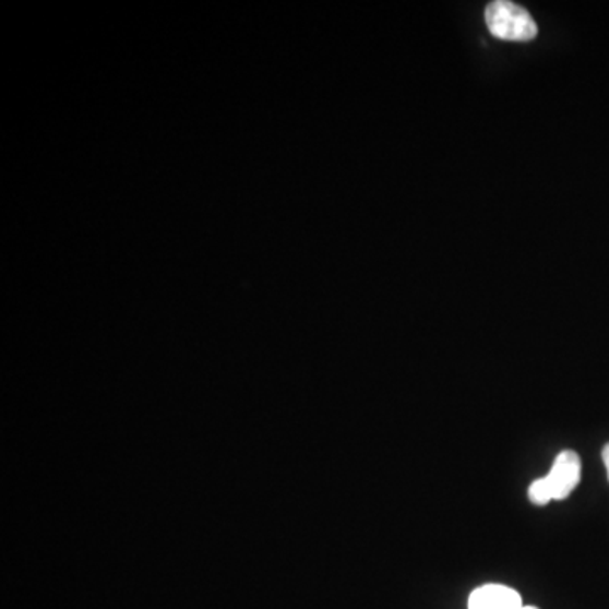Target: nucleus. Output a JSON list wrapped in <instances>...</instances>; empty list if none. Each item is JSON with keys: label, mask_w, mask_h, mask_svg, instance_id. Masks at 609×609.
Segmentation results:
<instances>
[{"label": "nucleus", "mask_w": 609, "mask_h": 609, "mask_svg": "<svg viewBox=\"0 0 609 609\" xmlns=\"http://www.w3.org/2000/svg\"><path fill=\"white\" fill-rule=\"evenodd\" d=\"M485 17L491 34L504 41H530L538 33L537 23L530 12L515 2H491L486 8Z\"/></svg>", "instance_id": "1"}, {"label": "nucleus", "mask_w": 609, "mask_h": 609, "mask_svg": "<svg viewBox=\"0 0 609 609\" xmlns=\"http://www.w3.org/2000/svg\"><path fill=\"white\" fill-rule=\"evenodd\" d=\"M546 479L552 489L553 500H565L581 481L580 455L572 451L561 452Z\"/></svg>", "instance_id": "2"}, {"label": "nucleus", "mask_w": 609, "mask_h": 609, "mask_svg": "<svg viewBox=\"0 0 609 609\" xmlns=\"http://www.w3.org/2000/svg\"><path fill=\"white\" fill-rule=\"evenodd\" d=\"M469 609H523V605L518 593L512 587L488 584L470 595Z\"/></svg>", "instance_id": "3"}, {"label": "nucleus", "mask_w": 609, "mask_h": 609, "mask_svg": "<svg viewBox=\"0 0 609 609\" xmlns=\"http://www.w3.org/2000/svg\"><path fill=\"white\" fill-rule=\"evenodd\" d=\"M528 498H530L532 503L537 504V506H544V504L550 503L553 497L549 481H547L546 478H541L532 482L530 489H528Z\"/></svg>", "instance_id": "4"}, {"label": "nucleus", "mask_w": 609, "mask_h": 609, "mask_svg": "<svg viewBox=\"0 0 609 609\" xmlns=\"http://www.w3.org/2000/svg\"><path fill=\"white\" fill-rule=\"evenodd\" d=\"M602 463H605L606 469H608V476H609V444L606 445L605 449H602Z\"/></svg>", "instance_id": "5"}, {"label": "nucleus", "mask_w": 609, "mask_h": 609, "mask_svg": "<svg viewBox=\"0 0 609 609\" xmlns=\"http://www.w3.org/2000/svg\"><path fill=\"white\" fill-rule=\"evenodd\" d=\"M523 609H537V608H534V606H523Z\"/></svg>", "instance_id": "6"}]
</instances>
